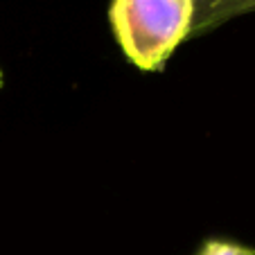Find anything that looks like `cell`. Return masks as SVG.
<instances>
[{
    "label": "cell",
    "instance_id": "7a4b0ae2",
    "mask_svg": "<svg viewBox=\"0 0 255 255\" xmlns=\"http://www.w3.org/2000/svg\"><path fill=\"white\" fill-rule=\"evenodd\" d=\"M255 11V0H194V20L190 36H201L231 18Z\"/></svg>",
    "mask_w": 255,
    "mask_h": 255
},
{
    "label": "cell",
    "instance_id": "3957f363",
    "mask_svg": "<svg viewBox=\"0 0 255 255\" xmlns=\"http://www.w3.org/2000/svg\"><path fill=\"white\" fill-rule=\"evenodd\" d=\"M197 255H255V249L235 244V242L210 240V242H206V244L199 249Z\"/></svg>",
    "mask_w": 255,
    "mask_h": 255
},
{
    "label": "cell",
    "instance_id": "277c9868",
    "mask_svg": "<svg viewBox=\"0 0 255 255\" xmlns=\"http://www.w3.org/2000/svg\"><path fill=\"white\" fill-rule=\"evenodd\" d=\"M2 82H5V77H2V70H0V86H2Z\"/></svg>",
    "mask_w": 255,
    "mask_h": 255
},
{
    "label": "cell",
    "instance_id": "6da1fadb",
    "mask_svg": "<svg viewBox=\"0 0 255 255\" xmlns=\"http://www.w3.org/2000/svg\"><path fill=\"white\" fill-rule=\"evenodd\" d=\"M109 20L125 57L140 70L156 72L190 36L194 0H113Z\"/></svg>",
    "mask_w": 255,
    "mask_h": 255
}]
</instances>
